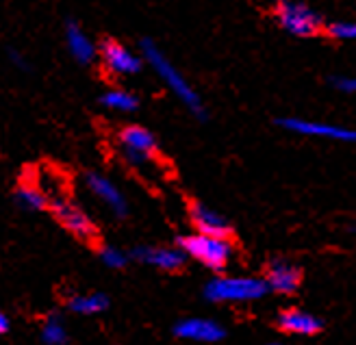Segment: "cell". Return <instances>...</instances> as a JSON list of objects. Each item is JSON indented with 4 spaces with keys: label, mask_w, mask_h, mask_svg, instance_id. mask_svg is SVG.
<instances>
[{
    "label": "cell",
    "mask_w": 356,
    "mask_h": 345,
    "mask_svg": "<svg viewBox=\"0 0 356 345\" xmlns=\"http://www.w3.org/2000/svg\"><path fill=\"white\" fill-rule=\"evenodd\" d=\"M267 291H270L267 282L254 276H218L209 280L204 287V296L211 302H235V304L257 302Z\"/></svg>",
    "instance_id": "1"
},
{
    "label": "cell",
    "mask_w": 356,
    "mask_h": 345,
    "mask_svg": "<svg viewBox=\"0 0 356 345\" xmlns=\"http://www.w3.org/2000/svg\"><path fill=\"white\" fill-rule=\"evenodd\" d=\"M141 50H144V57L146 61L150 63V67L156 72V77L161 79L165 83V87L170 89V92L178 98V100H183L191 111L195 113H200L202 111V104H200V98L198 94L193 92V87L185 81V77L178 72L172 61L165 57V54L159 50L152 42H144V46H141Z\"/></svg>",
    "instance_id": "2"
},
{
    "label": "cell",
    "mask_w": 356,
    "mask_h": 345,
    "mask_svg": "<svg viewBox=\"0 0 356 345\" xmlns=\"http://www.w3.org/2000/svg\"><path fill=\"white\" fill-rule=\"evenodd\" d=\"M181 248L185 257L200 261L204 267L216 271H222L233 259V243L228 241V237H220V234L193 232L181 241Z\"/></svg>",
    "instance_id": "3"
},
{
    "label": "cell",
    "mask_w": 356,
    "mask_h": 345,
    "mask_svg": "<svg viewBox=\"0 0 356 345\" xmlns=\"http://www.w3.org/2000/svg\"><path fill=\"white\" fill-rule=\"evenodd\" d=\"M120 148L129 166H133L135 170L144 174L154 163L156 139L150 131L141 129V126H127V129L120 133Z\"/></svg>",
    "instance_id": "4"
},
{
    "label": "cell",
    "mask_w": 356,
    "mask_h": 345,
    "mask_svg": "<svg viewBox=\"0 0 356 345\" xmlns=\"http://www.w3.org/2000/svg\"><path fill=\"white\" fill-rule=\"evenodd\" d=\"M276 17L284 31L298 35V38H311V35H317L322 31L319 13L302 3H293V0H280L276 7Z\"/></svg>",
    "instance_id": "5"
},
{
    "label": "cell",
    "mask_w": 356,
    "mask_h": 345,
    "mask_svg": "<svg viewBox=\"0 0 356 345\" xmlns=\"http://www.w3.org/2000/svg\"><path fill=\"white\" fill-rule=\"evenodd\" d=\"M280 124L287 131L298 133V135H307V137H322V139H334V141H356V131L346 129V126H339V124L300 120V118H287Z\"/></svg>",
    "instance_id": "6"
},
{
    "label": "cell",
    "mask_w": 356,
    "mask_h": 345,
    "mask_svg": "<svg viewBox=\"0 0 356 345\" xmlns=\"http://www.w3.org/2000/svg\"><path fill=\"white\" fill-rule=\"evenodd\" d=\"M85 187L92 191V195L98 200V202L109 209L113 215L118 217H124L129 211V204H127V198L122 195V191L118 189V185L113 180H109L102 174H87L85 176Z\"/></svg>",
    "instance_id": "7"
},
{
    "label": "cell",
    "mask_w": 356,
    "mask_h": 345,
    "mask_svg": "<svg viewBox=\"0 0 356 345\" xmlns=\"http://www.w3.org/2000/svg\"><path fill=\"white\" fill-rule=\"evenodd\" d=\"M52 209H55L57 220L70 232L76 234V237H81V239H92L94 234H96L94 222L89 220L87 213L79 204H74V202H70V200L61 198V200H55V202H52Z\"/></svg>",
    "instance_id": "8"
},
{
    "label": "cell",
    "mask_w": 356,
    "mask_h": 345,
    "mask_svg": "<svg viewBox=\"0 0 356 345\" xmlns=\"http://www.w3.org/2000/svg\"><path fill=\"white\" fill-rule=\"evenodd\" d=\"M174 335L178 339L185 341H195V343H216L226 337V330L218 321L204 319V317H189L183 319L181 323L174 328Z\"/></svg>",
    "instance_id": "9"
},
{
    "label": "cell",
    "mask_w": 356,
    "mask_h": 345,
    "mask_svg": "<svg viewBox=\"0 0 356 345\" xmlns=\"http://www.w3.org/2000/svg\"><path fill=\"white\" fill-rule=\"evenodd\" d=\"M100 59L104 63V67L113 72V74H137L141 70V59L133 50H129L127 46H122L118 42H106L100 48Z\"/></svg>",
    "instance_id": "10"
},
{
    "label": "cell",
    "mask_w": 356,
    "mask_h": 345,
    "mask_svg": "<svg viewBox=\"0 0 356 345\" xmlns=\"http://www.w3.org/2000/svg\"><path fill=\"white\" fill-rule=\"evenodd\" d=\"M278 326L289 335L313 337L322 330V319L307 311H300V308H287L278 315Z\"/></svg>",
    "instance_id": "11"
},
{
    "label": "cell",
    "mask_w": 356,
    "mask_h": 345,
    "mask_svg": "<svg viewBox=\"0 0 356 345\" xmlns=\"http://www.w3.org/2000/svg\"><path fill=\"white\" fill-rule=\"evenodd\" d=\"M135 257L144 261L146 265H152L156 269L176 271L185 263V252L183 248H137Z\"/></svg>",
    "instance_id": "12"
},
{
    "label": "cell",
    "mask_w": 356,
    "mask_h": 345,
    "mask_svg": "<svg viewBox=\"0 0 356 345\" xmlns=\"http://www.w3.org/2000/svg\"><path fill=\"white\" fill-rule=\"evenodd\" d=\"M265 282L270 287V291L289 296V294L298 291V287H300V269L293 267L291 263L278 261L270 267V271H267Z\"/></svg>",
    "instance_id": "13"
},
{
    "label": "cell",
    "mask_w": 356,
    "mask_h": 345,
    "mask_svg": "<svg viewBox=\"0 0 356 345\" xmlns=\"http://www.w3.org/2000/svg\"><path fill=\"white\" fill-rule=\"evenodd\" d=\"M189 213H191V222H193V226H195V230H198V232L228 237L230 226H228V222L224 220V217L218 211H213V209H209L204 204H193Z\"/></svg>",
    "instance_id": "14"
},
{
    "label": "cell",
    "mask_w": 356,
    "mask_h": 345,
    "mask_svg": "<svg viewBox=\"0 0 356 345\" xmlns=\"http://www.w3.org/2000/svg\"><path fill=\"white\" fill-rule=\"evenodd\" d=\"M65 42H67V50L70 54L81 61V63H89L94 57H96V46L92 42V38L83 31L79 29L76 24H70L67 31H65Z\"/></svg>",
    "instance_id": "15"
},
{
    "label": "cell",
    "mask_w": 356,
    "mask_h": 345,
    "mask_svg": "<svg viewBox=\"0 0 356 345\" xmlns=\"http://www.w3.org/2000/svg\"><path fill=\"white\" fill-rule=\"evenodd\" d=\"M15 198H17V202L29 211H40L50 204L48 195L44 193V189L38 183H22L15 191Z\"/></svg>",
    "instance_id": "16"
},
{
    "label": "cell",
    "mask_w": 356,
    "mask_h": 345,
    "mask_svg": "<svg viewBox=\"0 0 356 345\" xmlns=\"http://www.w3.org/2000/svg\"><path fill=\"white\" fill-rule=\"evenodd\" d=\"M67 306L76 315H98L106 308V298L102 294H79L70 300Z\"/></svg>",
    "instance_id": "17"
},
{
    "label": "cell",
    "mask_w": 356,
    "mask_h": 345,
    "mask_svg": "<svg viewBox=\"0 0 356 345\" xmlns=\"http://www.w3.org/2000/svg\"><path fill=\"white\" fill-rule=\"evenodd\" d=\"M102 104L111 111H120V113H131L139 106V100L135 94L124 92V89H111L102 96Z\"/></svg>",
    "instance_id": "18"
},
{
    "label": "cell",
    "mask_w": 356,
    "mask_h": 345,
    "mask_svg": "<svg viewBox=\"0 0 356 345\" xmlns=\"http://www.w3.org/2000/svg\"><path fill=\"white\" fill-rule=\"evenodd\" d=\"M42 341L48 345H61L67 341V328L59 315H52L46 319L44 328H42Z\"/></svg>",
    "instance_id": "19"
},
{
    "label": "cell",
    "mask_w": 356,
    "mask_h": 345,
    "mask_svg": "<svg viewBox=\"0 0 356 345\" xmlns=\"http://www.w3.org/2000/svg\"><path fill=\"white\" fill-rule=\"evenodd\" d=\"M100 259H102V263L106 265V267H111V269H122L124 265H127V254H124L120 248H115V246H104L102 250H100Z\"/></svg>",
    "instance_id": "20"
},
{
    "label": "cell",
    "mask_w": 356,
    "mask_h": 345,
    "mask_svg": "<svg viewBox=\"0 0 356 345\" xmlns=\"http://www.w3.org/2000/svg\"><path fill=\"white\" fill-rule=\"evenodd\" d=\"M334 40H356V22H334L328 26Z\"/></svg>",
    "instance_id": "21"
},
{
    "label": "cell",
    "mask_w": 356,
    "mask_h": 345,
    "mask_svg": "<svg viewBox=\"0 0 356 345\" xmlns=\"http://www.w3.org/2000/svg\"><path fill=\"white\" fill-rule=\"evenodd\" d=\"M334 87L339 89V92H346V94H356V77H352V79H337Z\"/></svg>",
    "instance_id": "22"
},
{
    "label": "cell",
    "mask_w": 356,
    "mask_h": 345,
    "mask_svg": "<svg viewBox=\"0 0 356 345\" xmlns=\"http://www.w3.org/2000/svg\"><path fill=\"white\" fill-rule=\"evenodd\" d=\"M7 330H9V319L3 311H0V335H5Z\"/></svg>",
    "instance_id": "23"
}]
</instances>
